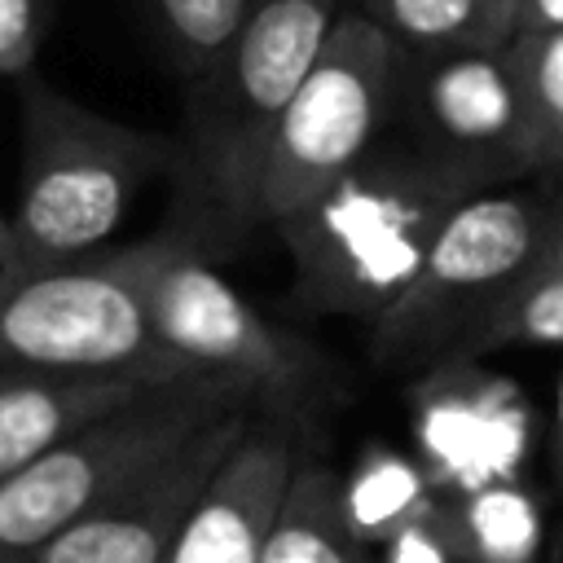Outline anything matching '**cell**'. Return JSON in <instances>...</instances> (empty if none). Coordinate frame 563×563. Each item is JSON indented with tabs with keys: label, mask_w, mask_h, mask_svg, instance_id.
I'll list each match as a JSON object with an SVG mask.
<instances>
[{
	"label": "cell",
	"mask_w": 563,
	"mask_h": 563,
	"mask_svg": "<svg viewBox=\"0 0 563 563\" xmlns=\"http://www.w3.org/2000/svg\"><path fill=\"white\" fill-rule=\"evenodd\" d=\"M374 554H378V563H457L453 532H449V506L440 501L431 515L405 523Z\"/></svg>",
	"instance_id": "7402d4cb"
},
{
	"label": "cell",
	"mask_w": 563,
	"mask_h": 563,
	"mask_svg": "<svg viewBox=\"0 0 563 563\" xmlns=\"http://www.w3.org/2000/svg\"><path fill=\"white\" fill-rule=\"evenodd\" d=\"M141 391L150 387L132 378L0 369V484Z\"/></svg>",
	"instance_id": "4fadbf2b"
},
{
	"label": "cell",
	"mask_w": 563,
	"mask_h": 563,
	"mask_svg": "<svg viewBox=\"0 0 563 563\" xmlns=\"http://www.w3.org/2000/svg\"><path fill=\"white\" fill-rule=\"evenodd\" d=\"M299 453L303 440L290 427L255 413L185 515L167 563H260Z\"/></svg>",
	"instance_id": "8fae6325"
},
{
	"label": "cell",
	"mask_w": 563,
	"mask_h": 563,
	"mask_svg": "<svg viewBox=\"0 0 563 563\" xmlns=\"http://www.w3.org/2000/svg\"><path fill=\"white\" fill-rule=\"evenodd\" d=\"M339 501L347 515V528L378 550L387 537H396L405 523L431 515L444 493L427 475V466L391 444H365L347 475H339Z\"/></svg>",
	"instance_id": "e0dca14e"
},
{
	"label": "cell",
	"mask_w": 563,
	"mask_h": 563,
	"mask_svg": "<svg viewBox=\"0 0 563 563\" xmlns=\"http://www.w3.org/2000/svg\"><path fill=\"white\" fill-rule=\"evenodd\" d=\"M352 0H255L233 40L189 79L176 136L172 224L207 255H233L260 224L268 141Z\"/></svg>",
	"instance_id": "6da1fadb"
},
{
	"label": "cell",
	"mask_w": 563,
	"mask_h": 563,
	"mask_svg": "<svg viewBox=\"0 0 563 563\" xmlns=\"http://www.w3.org/2000/svg\"><path fill=\"white\" fill-rule=\"evenodd\" d=\"M233 409L251 405L220 383H167L88 422L0 484V563H35L48 541L110 501L132 475Z\"/></svg>",
	"instance_id": "52a82bcc"
},
{
	"label": "cell",
	"mask_w": 563,
	"mask_h": 563,
	"mask_svg": "<svg viewBox=\"0 0 563 563\" xmlns=\"http://www.w3.org/2000/svg\"><path fill=\"white\" fill-rule=\"evenodd\" d=\"M53 22V0H0V75H31Z\"/></svg>",
	"instance_id": "44dd1931"
},
{
	"label": "cell",
	"mask_w": 563,
	"mask_h": 563,
	"mask_svg": "<svg viewBox=\"0 0 563 563\" xmlns=\"http://www.w3.org/2000/svg\"><path fill=\"white\" fill-rule=\"evenodd\" d=\"M563 31V0H519V31Z\"/></svg>",
	"instance_id": "d4e9b609"
},
{
	"label": "cell",
	"mask_w": 563,
	"mask_h": 563,
	"mask_svg": "<svg viewBox=\"0 0 563 563\" xmlns=\"http://www.w3.org/2000/svg\"><path fill=\"white\" fill-rule=\"evenodd\" d=\"M9 282V216L0 211V286Z\"/></svg>",
	"instance_id": "484cf974"
},
{
	"label": "cell",
	"mask_w": 563,
	"mask_h": 563,
	"mask_svg": "<svg viewBox=\"0 0 563 563\" xmlns=\"http://www.w3.org/2000/svg\"><path fill=\"white\" fill-rule=\"evenodd\" d=\"M251 409H233L189 435L180 449L132 475L110 501L48 541L35 563H167L185 515L194 510L198 493L251 427Z\"/></svg>",
	"instance_id": "30bf717a"
},
{
	"label": "cell",
	"mask_w": 563,
	"mask_h": 563,
	"mask_svg": "<svg viewBox=\"0 0 563 563\" xmlns=\"http://www.w3.org/2000/svg\"><path fill=\"white\" fill-rule=\"evenodd\" d=\"M457 563H541L545 510L523 479H488L444 497Z\"/></svg>",
	"instance_id": "2e32d148"
},
{
	"label": "cell",
	"mask_w": 563,
	"mask_h": 563,
	"mask_svg": "<svg viewBox=\"0 0 563 563\" xmlns=\"http://www.w3.org/2000/svg\"><path fill=\"white\" fill-rule=\"evenodd\" d=\"M550 255L541 189L471 194L435 233L409 290L369 325V356L391 369L462 361L475 330Z\"/></svg>",
	"instance_id": "5b68a950"
},
{
	"label": "cell",
	"mask_w": 563,
	"mask_h": 563,
	"mask_svg": "<svg viewBox=\"0 0 563 563\" xmlns=\"http://www.w3.org/2000/svg\"><path fill=\"white\" fill-rule=\"evenodd\" d=\"M506 57L523 97L537 167L545 172L563 158V31H523L506 44Z\"/></svg>",
	"instance_id": "ffe728a7"
},
{
	"label": "cell",
	"mask_w": 563,
	"mask_h": 563,
	"mask_svg": "<svg viewBox=\"0 0 563 563\" xmlns=\"http://www.w3.org/2000/svg\"><path fill=\"white\" fill-rule=\"evenodd\" d=\"M545 176V211H550V255H563V158L541 172Z\"/></svg>",
	"instance_id": "cb8c5ba5"
},
{
	"label": "cell",
	"mask_w": 563,
	"mask_h": 563,
	"mask_svg": "<svg viewBox=\"0 0 563 563\" xmlns=\"http://www.w3.org/2000/svg\"><path fill=\"white\" fill-rule=\"evenodd\" d=\"M255 0H136L150 40L180 84H189L246 22Z\"/></svg>",
	"instance_id": "ac0fdd59"
},
{
	"label": "cell",
	"mask_w": 563,
	"mask_h": 563,
	"mask_svg": "<svg viewBox=\"0 0 563 563\" xmlns=\"http://www.w3.org/2000/svg\"><path fill=\"white\" fill-rule=\"evenodd\" d=\"M471 198L396 132L312 202L277 220L295 303L312 317L374 325L418 277L444 220Z\"/></svg>",
	"instance_id": "7a4b0ae2"
},
{
	"label": "cell",
	"mask_w": 563,
	"mask_h": 563,
	"mask_svg": "<svg viewBox=\"0 0 563 563\" xmlns=\"http://www.w3.org/2000/svg\"><path fill=\"white\" fill-rule=\"evenodd\" d=\"M22 92V180L9 211V282L106 251L141 185L176 163V136L128 128L48 88Z\"/></svg>",
	"instance_id": "3957f363"
},
{
	"label": "cell",
	"mask_w": 563,
	"mask_h": 563,
	"mask_svg": "<svg viewBox=\"0 0 563 563\" xmlns=\"http://www.w3.org/2000/svg\"><path fill=\"white\" fill-rule=\"evenodd\" d=\"M501 347H563V255H545L475 330L462 361H479Z\"/></svg>",
	"instance_id": "d6986e66"
},
{
	"label": "cell",
	"mask_w": 563,
	"mask_h": 563,
	"mask_svg": "<svg viewBox=\"0 0 563 563\" xmlns=\"http://www.w3.org/2000/svg\"><path fill=\"white\" fill-rule=\"evenodd\" d=\"M154 334L198 383L238 391L260 418L303 431L339 396V369L303 334L268 321L198 246H180L154 282Z\"/></svg>",
	"instance_id": "8992f818"
},
{
	"label": "cell",
	"mask_w": 563,
	"mask_h": 563,
	"mask_svg": "<svg viewBox=\"0 0 563 563\" xmlns=\"http://www.w3.org/2000/svg\"><path fill=\"white\" fill-rule=\"evenodd\" d=\"M545 466H550V488L554 501L563 506V374L554 387V405H550V431H545Z\"/></svg>",
	"instance_id": "603a6c76"
},
{
	"label": "cell",
	"mask_w": 563,
	"mask_h": 563,
	"mask_svg": "<svg viewBox=\"0 0 563 563\" xmlns=\"http://www.w3.org/2000/svg\"><path fill=\"white\" fill-rule=\"evenodd\" d=\"M260 563H378V554L347 528L334 466L299 453L268 523Z\"/></svg>",
	"instance_id": "5bb4252c"
},
{
	"label": "cell",
	"mask_w": 563,
	"mask_h": 563,
	"mask_svg": "<svg viewBox=\"0 0 563 563\" xmlns=\"http://www.w3.org/2000/svg\"><path fill=\"white\" fill-rule=\"evenodd\" d=\"M418 409L422 466L444 497L488 479H510V453L523 435V400L515 383L488 378L475 361H449L427 369Z\"/></svg>",
	"instance_id": "7c38bea8"
},
{
	"label": "cell",
	"mask_w": 563,
	"mask_h": 563,
	"mask_svg": "<svg viewBox=\"0 0 563 563\" xmlns=\"http://www.w3.org/2000/svg\"><path fill=\"white\" fill-rule=\"evenodd\" d=\"M400 57L497 53L519 31V0H352Z\"/></svg>",
	"instance_id": "9a60e30c"
},
{
	"label": "cell",
	"mask_w": 563,
	"mask_h": 563,
	"mask_svg": "<svg viewBox=\"0 0 563 563\" xmlns=\"http://www.w3.org/2000/svg\"><path fill=\"white\" fill-rule=\"evenodd\" d=\"M391 132L471 194L541 172L506 48L405 57Z\"/></svg>",
	"instance_id": "9c48e42d"
},
{
	"label": "cell",
	"mask_w": 563,
	"mask_h": 563,
	"mask_svg": "<svg viewBox=\"0 0 563 563\" xmlns=\"http://www.w3.org/2000/svg\"><path fill=\"white\" fill-rule=\"evenodd\" d=\"M185 242L189 238L163 220L141 242L4 282L0 369L132 378L145 387L198 383L167 361L154 334V282Z\"/></svg>",
	"instance_id": "277c9868"
},
{
	"label": "cell",
	"mask_w": 563,
	"mask_h": 563,
	"mask_svg": "<svg viewBox=\"0 0 563 563\" xmlns=\"http://www.w3.org/2000/svg\"><path fill=\"white\" fill-rule=\"evenodd\" d=\"M400 66V48L347 4L268 141L260 176L264 224L286 220L383 145L396 119Z\"/></svg>",
	"instance_id": "ba28073f"
}]
</instances>
